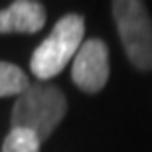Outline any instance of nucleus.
I'll list each match as a JSON object with an SVG mask.
<instances>
[{
	"label": "nucleus",
	"mask_w": 152,
	"mask_h": 152,
	"mask_svg": "<svg viewBox=\"0 0 152 152\" xmlns=\"http://www.w3.org/2000/svg\"><path fill=\"white\" fill-rule=\"evenodd\" d=\"M65 111L67 99L57 87L30 85L12 109V129H26L42 142L61 123Z\"/></svg>",
	"instance_id": "nucleus-1"
},
{
	"label": "nucleus",
	"mask_w": 152,
	"mask_h": 152,
	"mask_svg": "<svg viewBox=\"0 0 152 152\" xmlns=\"http://www.w3.org/2000/svg\"><path fill=\"white\" fill-rule=\"evenodd\" d=\"M85 20L81 14H65L57 20L51 34L36 48L30 67L38 79H51L65 69L83 44Z\"/></svg>",
	"instance_id": "nucleus-2"
},
{
	"label": "nucleus",
	"mask_w": 152,
	"mask_h": 152,
	"mask_svg": "<svg viewBox=\"0 0 152 152\" xmlns=\"http://www.w3.org/2000/svg\"><path fill=\"white\" fill-rule=\"evenodd\" d=\"M113 16L130 63L136 69H152V20L140 0L113 2Z\"/></svg>",
	"instance_id": "nucleus-3"
},
{
	"label": "nucleus",
	"mask_w": 152,
	"mask_h": 152,
	"mask_svg": "<svg viewBox=\"0 0 152 152\" xmlns=\"http://www.w3.org/2000/svg\"><path fill=\"white\" fill-rule=\"evenodd\" d=\"M73 83L81 91L97 93L107 85L109 79V50L103 39H85L71 65Z\"/></svg>",
	"instance_id": "nucleus-4"
},
{
	"label": "nucleus",
	"mask_w": 152,
	"mask_h": 152,
	"mask_svg": "<svg viewBox=\"0 0 152 152\" xmlns=\"http://www.w3.org/2000/svg\"><path fill=\"white\" fill-rule=\"evenodd\" d=\"M45 24V8L34 0H18L0 10V34H36Z\"/></svg>",
	"instance_id": "nucleus-5"
},
{
	"label": "nucleus",
	"mask_w": 152,
	"mask_h": 152,
	"mask_svg": "<svg viewBox=\"0 0 152 152\" xmlns=\"http://www.w3.org/2000/svg\"><path fill=\"white\" fill-rule=\"evenodd\" d=\"M30 87L28 75L22 69L8 61H0V97L22 95Z\"/></svg>",
	"instance_id": "nucleus-6"
},
{
	"label": "nucleus",
	"mask_w": 152,
	"mask_h": 152,
	"mask_svg": "<svg viewBox=\"0 0 152 152\" xmlns=\"http://www.w3.org/2000/svg\"><path fill=\"white\" fill-rule=\"evenodd\" d=\"M39 138L26 129H12L2 142V152H39Z\"/></svg>",
	"instance_id": "nucleus-7"
}]
</instances>
